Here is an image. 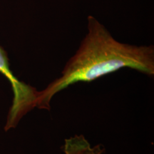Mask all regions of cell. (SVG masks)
<instances>
[{"instance_id":"6da1fadb","label":"cell","mask_w":154,"mask_h":154,"mask_svg":"<svg viewBox=\"0 0 154 154\" xmlns=\"http://www.w3.org/2000/svg\"><path fill=\"white\" fill-rule=\"evenodd\" d=\"M123 68L154 75L153 46H134L116 40L94 17H88V33L61 76L39 91L36 108L50 110V102L59 91L79 82H91Z\"/></svg>"},{"instance_id":"7a4b0ae2","label":"cell","mask_w":154,"mask_h":154,"mask_svg":"<svg viewBox=\"0 0 154 154\" xmlns=\"http://www.w3.org/2000/svg\"><path fill=\"white\" fill-rule=\"evenodd\" d=\"M0 73L10 83L13 100L5 126V131L15 128L24 116L36 108L38 97L36 88L19 80L10 69L7 53L0 46Z\"/></svg>"},{"instance_id":"3957f363","label":"cell","mask_w":154,"mask_h":154,"mask_svg":"<svg viewBox=\"0 0 154 154\" xmlns=\"http://www.w3.org/2000/svg\"><path fill=\"white\" fill-rule=\"evenodd\" d=\"M63 151L64 154H103L105 148L101 144L91 146L84 135H75L65 139Z\"/></svg>"}]
</instances>
